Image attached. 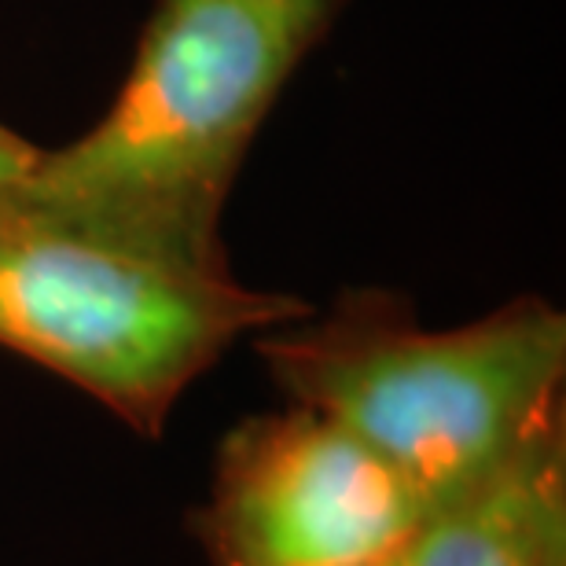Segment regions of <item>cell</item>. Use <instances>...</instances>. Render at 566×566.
<instances>
[{"instance_id":"cell-2","label":"cell","mask_w":566,"mask_h":566,"mask_svg":"<svg viewBox=\"0 0 566 566\" xmlns=\"http://www.w3.org/2000/svg\"><path fill=\"white\" fill-rule=\"evenodd\" d=\"M258 357L294 405L357 434L427 507L482 482L566 409V316L537 294L423 327L405 294L357 287L262 332Z\"/></svg>"},{"instance_id":"cell-1","label":"cell","mask_w":566,"mask_h":566,"mask_svg":"<svg viewBox=\"0 0 566 566\" xmlns=\"http://www.w3.org/2000/svg\"><path fill=\"white\" fill-rule=\"evenodd\" d=\"M343 0H158L129 77L85 137L4 191L163 262L232 273L224 207L287 77Z\"/></svg>"},{"instance_id":"cell-6","label":"cell","mask_w":566,"mask_h":566,"mask_svg":"<svg viewBox=\"0 0 566 566\" xmlns=\"http://www.w3.org/2000/svg\"><path fill=\"white\" fill-rule=\"evenodd\" d=\"M38 151H41L38 144L22 140L19 133H11L8 126H0V188L15 185V180L33 166Z\"/></svg>"},{"instance_id":"cell-5","label":"cell","mask_w":566,"mask_h":566,"mask_svg":"<svg viewBox=\"0 0 566 566\" xmlns=\"http://www.w3.org/2000/svg\"><path fill=\"white\" fill-rule=\"evenodd\" d=\"M401 566H566V409L482 482L430 507Z\"/></svg>"},{"instance_id":"cell-4","label":"cell","mask_w":566,"mask_h":566,"mask_svg":"<svg viewBox=\"0 0 566 566\" xmlns=\"http://www.w3.org/2000/svg\"><path fill=\"white\" fill-rule=\"evenodd\" d=\"M427 512L357 434L291 401L224 434L196 541L210 566H382L401 559Z\"/></svg>"},{"instance_id":"cell-7","label":"cell","mask_w":566,"mask_h":566,"mask_svg":"<svg viewBox=\"0 0 566 566\" xmlns=\"http://www.w3.org/2000/svg\"><path fill=\"white\" fill-rule=\"evenodd\" d=\"M382 566H401V559H394V563H382Z\"/></svg>"},{"instance_id":"cell-3","label":"cell","mask_w":566,"mask_h":566,"mask_svg":"<svg viewBox=\"0 0 566 566\" xmlns=\"http://www.w3.org/2000/svg\"><path fill=\"white\" fill-rule=\"evenodd\" d=\"M298 294L247 287L22 207L0 188V346L55 371L137 434L243 335L302 321Z\"/></svg>"}]
</instances>
